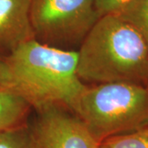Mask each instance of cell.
<instances>
[{"label":"cell","instance_id":"obj_1","mask_svg":"<svg viewBox=\"0 0 148 148\" xmlns=\"http://www.w3.org/2000/svg\"><path fill=\"white\" fill-rule=\"evenodd\" d=\"M8 85L37 111L50 106L70 110L83 83L77 72V52L36 39L23 43L4 59Z\"/></svg>","mask_w":148,"mask_h":148},{"label":"cell","instance_id":"obj_8","mask_svg":"<svg viewBox=\"0 0 148 148\" xmlns=\"http://www.w3.org/2000/svg\"><path fill=\"white\" fill-rule=\"evenodd\" d=\"M118 14L138 30L148 46V0H132Z\"/></svg>","mask_w":148,"mask_h":148},{"label":"cell","instance_id":"obj_4","mask_svg":"<svg viewBox=\"0 0 148 148\" xmlns=\"http://www.w3.org/2000/svg\"><path fill=\"white\" fill-rule=\"evenodd\" d=\"M100 17L95 0H32L35 39L54 47L74 50Z\"/></svg>","mask_w":148,"mask_h":148},{"label":"cell","instance_id":"obj_9","mask_svg":"<svg viewBox=\"0 0 148 148\" xmlns=\"http://www.w3.org/2000/svg\"><path fill=\"white\" fill-rule=\"evenodd\" d=\"M0 148H38L31 125L0 132Z\"/></svg>","mask_w":148,"mask_h":148},{"label":"cell","instance_id":"obj_12","mask_svg":"<svg viewBox=\"0 0 148 148\" xmlns=\"http://www.w3.org/2000/svg\"><path fill=\"white\" fill-rule=\"evenodd\" d=\"M8 85V73L6 65L3 59H0V86Z\"/></svg>","mask_w":148,"mask_h":148},{"label":"cell","instance_id":"obj_5","mask_svg":"<svg viewBox=\"0 0 148 148\" xmlns=\"http://www.w3.org/2000/svg\"><path fill=\"white\" fill-rule=\"evenodd\" d=\"M31 127L38 148H100L84 123L63 106L39 110Z\"/></svg>","mask_w":148,"mask_h":148},{"label":"cell","instance_id":"obj_10","mask_svg":"<svg viewBox=\"0 0 148 148\" xmlns=\"http://www.w3.org/2000/svg\"><path fill=\"white\" fill-rule=\"evenodd\" d=\"M100 148H148L147 128L106 138L100 143Z\"/></svg>","mask_w":148,"mask_h":148},{"label":"cell","instance_id":"obj_13","mask_svg":"<svg viewBox=\"0 0 148 148\" xmlns=\"http://www.w3.org/2000/svg\"><path fill=\"white\" fill-rule=\"evenodd\" d=\"M147 132H148V127H147Z\"/></svg>","mask_w":148,"mask_h":148},{"label":"cell","instance_id":"obj_3","mask_svg":"<svg viewBox=\"0 0 148 148\" xmlns=\"http://www.w3.org/2000/svg\"><path fill=\"white\" fill-rule=\"evenodd\" d=\"M70 110L101 143L148 127V89L126 82L86 84Z\"/></svg>","mask_w":148,"mask_h":148},{"label":"cell","instance_id":"obj_2","mask_svg":"<svg viewBox=\"0 0 148 148\" xmlns=\"http://www.w3.org/2000/svg\"><path fill=\"white\" fill-rule=\"evenodd\" d=\"M77 52V72L85 84L148 86L147 45L138 30L119 14L101 16Z\"/></svg>","mask_w":148,"mask_h":148},{"label":"cell","instance_id":"obj_11","mask_svg":"<svg viewBox=\"0 0 148 148\" xmlns=\"http://www.w3.org/2000/svg\"><path fill=\"white\" fill-rule=\"evenodd\" d=\"M100 16L106 14H118L132 0H95Z\"/></svg>","mask_w":148,"mask_h":148},{"label":"cell","instance_id":"obj_6","mask_svg":"<svg viewBox=\"0 0 148 148\" xmlns=\"http://www.w3.org/2000/svg\"><path fill=\"white\" fill-rule=\"evenodd\" d=\"M31 4L32 0H0V49L9 53L35 39Z\"/></svg>","mask_w":148,"mask_h":148},{"label":"cell","instance_id":"obj_14","mask_svg":"<svg viewBox=\"0 0 148 148\" xmlns=\"http://www.w3.org/2000/svg\"><path fill=\"white\" fill-rule=\"evenodd\" d=\"M147 89H148V86H147Z\"/></svg>","mask_w":148,"mask_h":148},{"label":"cell","instance_id":"obj_7","mask_svg":"<svg viewBox=\"0 0 148 148\" xmlns=\"http://www.w3.org/2000/svg\"><path fill=\"white\" fill-rule=\"evenodd\" d=\"M32 106L19 93L0 86V132L27 124Z\"/></svg>","mask_w":148,"mask_h":148}]
</instances>
